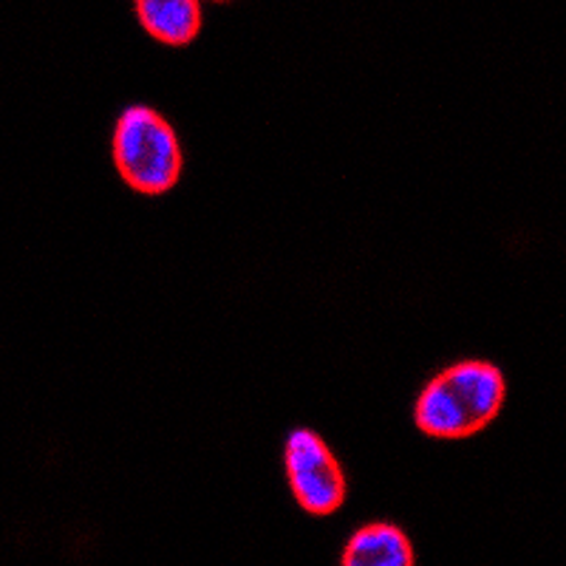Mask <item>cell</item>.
<instances>
[{
    "instance_id": "1",
    "label": "cell",
    "mask_w": 566,
    "mask_h": 566,
    "mask_svg": "<svg viewBox=\"0 0 566 566\" xmlns=\"http://www.w3.org/2000/svg\"><path fill=\"white\" fill-rule=\"evenodd\" d=\"M507 380L495 363L459 360L424 382L413 402V422L431 439H470L499 419Z\"/></svg>"
},
{
    "instance_id": "2",
    "label": "cell",
    "mask_w": 566,
    "mask_h": 566,
    "mask_svg": "<svg viewBox=\"0 0 566 566\" xmlns=\"http://www.w3.org/2000/svg\"><path fill=\"white\" fill-rule=\"evenodd\" d=\"M111 156L119 179L139 196L170 193L185 174V154L176 128L150 105H128L111 136Z\"/></svg>"
},
{
    "instance_id": "3",
    "label": "cell",
    "mask_w": 566,
    "mask_h": 566,
    "mask_svg": "<svg viewBox=\"0 0 566 566\" xmlns=\"http://www.w3.org/2000/svg\"><path fill=\"white\" fill-rule=\"evenodd\" d=\"M283 470H286V482H290L292 495L303 513L326 518L346 504V470L317 431L297 428L286 437Z\"/></svg>"
},
{
    "instance_id": "4",
    "label": "cell",
    "mask_w": 566,
    "mask_h": 566,
    "mask_svg": "<svg viewBox=\"0 0 566 566\" xmlns=\"http://www.w3.org/2000/svg\"><path fill=\"white\" fill-rule=\"evenodd\" d=\"M340 566H417V553L402 527L371 522L354 530L340 555Z\"/></svg>"
},
{
    "instance_id": "5",
    "label": "cell",
    "mask_w": 566,
    "mask_h": 566,
    "mask_svg": "<svg viewBox=\"0 0 566 566\" xmlns=\"http://www.w3.org/2000/svg\"><path fill=\"white\" fill-rule=\"evenodd\" d=\"M139 27L165 45H190L201 32L205 12L196 0H139L134 7Z\"/></svg>"
}]
</instances>
